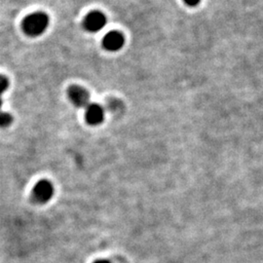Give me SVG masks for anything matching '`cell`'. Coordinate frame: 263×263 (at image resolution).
Wrapping results in <instances>:
<instances>
[{
    "label": "cell",
    "instance_id": "6da1fadb",
    "mask_svg": "<svg viewBox=\"0 0 263 263\" xmlns=\"http://www.w3.org/2000/svg\"><path fill=\"white\" fill-rule=\"evenodd\" d=\"M49 26V18L45 13L36 12L28 15L22 20V30L32 38H36L45 32Z\"/></svg>",
    "mask_w": 263,
    "mask_h": 263
},
{
    "label": "cell",
    "instance_id": "7a4b0ae2",
    "mask_svg": "<svg viewBox=\"0 0 263 263\" xmlns=\"http://www.w3.org/2000/svg\"><path fill=\"white\" fill-rule=\"evenodd\" d=\"M54 195V186L51 182L47 180H39L32 189V200L34 203L43 205L49 202Z\"/></svg>",
    "mask_w": 263,
    "mask_h": 263
},
{
    "label": "cell",
    "instance_id": "3957f363",
    "mask_svg": "<svg viewBox=\"0 0 263 263\" xmlns=\"http://www.w3.org/2000/svg\"><path fill=\"white\" fill-rule=\"evenodd\" d=\"M106 24V17L98 11H94L87 15L84 20L83 26L89 32H98L102 30Z\"/></svg>",
    "mask_w": 263,
    "mask_h": 263
},
{
    "label": "cell",
    "instance_id": "277c9868",
    "mask_svg": "<svg viewBox=\"0 0 263 263\" xmlns=\"http://www.w3.org/2000/svg\"><path fill=\"white\" fill-rule=\"evenodd\" d=\"M68 98L76 108H87L90 104L89 93L80 86H72L68 89Z\"/></svg>",
    "mask_w": 263,
    "mask_h": 263
},
{
    "label": "cell",
    "instance_id": "5b68a950",
    "mask_svg": "<svg viewBox=\"0 0 263 263\" xmlns=\"http://www.w3.org/2000/svg\"><path fill=\"white\" fill-rule=\"evenodd\" d=\"M124 43L125 38L121 32H110L102 39V45L104 49L110 52L119 51L124 46Z\"/></svg>",
    "mask_w": 263,
    "mask_h": 263
},
{
    "label": "cell",
    "instance_id": "8992f818",
    "mask_svg": "<svg viewBox=\"0 0 263 263\" xmlns=\"http://www.w3.org/2000/svg\"><path fill=\"white\" fill-rule=\"evenodd\" d=\"M85 119L88 124L92 126L100 125L104 122V108L96 104H90L86 108Z\"/></svg>",
    "mask_w": 263,
    "mask_h": 263
},
{
    "label": "cell",
    "instance_id": "52a82bcc",
    "mask_svg": "<svg viewBox=\"0 0 263 263\" xmlns=\"http://www.w3.org/2000/svg\"><path fill=\"white\" fill-rule=\"evenodd\" d=\"M13 122V117L7 112L0 110V128H6L10 126Z\"/></svg>",
    "mask_w": 263,
    "mask_h": 263
},
{
    "label": "cell",
    "instance_id": "ba28073f",
    "mask_svg": "<svg viewBox=\"0 0 263 263\" xmlns=\"http://www.w3.org/2000/svg\"><path fill=\"white\" fill-rule=\"evenodd\" d=\"M9 86V81L5 76H0V96L3 94Z\"/></svg>",
    "mask_w": 263,
    "mask_h": 263
},
{
    "label": "cell",
    "instance_id": "9c48e42d",
    "mask_svg": "<svg viewBox=\"0 0 263 263\" xmlns=\"http://www.w3.org/2000/svg\"><path fill=\"white\" fill-rule=\"evenodd\" d=\"M186 2V4L190 6V7H195L197 5H199V3L201 2V0H184Z\"/></svg>",
    "mask_w": 263,
    "mask_h": 263
},
{
    "label": "cell",
    "instance_id": "30bf717a",
    "mask_svg": "<svg viewBox=\"0 0 263 263\" xmlns=\"http://www.w3.org/2000/svg\"><path fill=\"white\" fill-rule=\"evenodd\" d=\"M94 263H110L108 260H98L96 262H94Z\"/></svg>",
    "mask_w": 263,
    "mask_h": 263
},
{
    "label": "cell",
    "instance_id": "8fae6325",
    "mask_svg": "<svg viewBox=\"0 0 263 263\" xmlns=\"http://www.w3.org/2000/svg\"><path fill=\"white\" fill-rule=\"evenodd\" d=\"M2 104H3V100H2V98H1V96H0V108H1Z\"/></svg>",
    "mask_w": 263,
    "mask_h": 263
}]
</instances>
